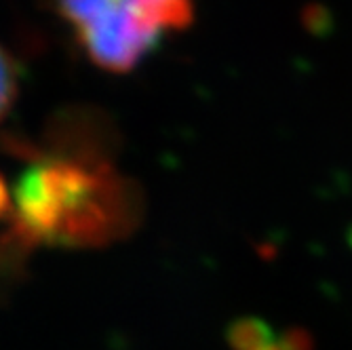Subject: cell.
<instances>
[{"label":"cell","instance_id":"obj_1","mask_svg":"<svg viewBox=\"0 0 352 350\" xmlns=\"http://www.w3.org/2000/svg\"><path fill=\"white\" fill-rule=\"evenodd\" d=\"M25 161L13 186V234L5 245L100 247L131 232L142 193L114 163V127L98 110H63L41 140L11 138Z\"/></svg>","mask_w":352,"mask_h":350},{"label":"cell","instance_id":"obj_2","mask_svg":"<svg viewBox=\"0 0 352 350\" xmlns=\"http://www.w3.org/2000/svg\"><path fill=\"white\" fill-rule=\"evenodd\" d=\"M85 55L106 72L135 70L161 41V32L140 21L118 0H55Z\"/></svg>","mask_w":352,"mask_h":350},{"label":"cell","instance_id":"obj_3","mask_svg":"<svg viewBox=\"0 0 352 350\" xmlns=\"http://www.w3.org/2000/svg\"><path fill=\"white\" fill-rule=\"evenodd\" d=\"M118 3L161 34L169 30H184L195 21L192 0H118Z\"/></svg>","mask_w":352,"mask_h":350},{"label":"cell","instance_id":"obj_4","mask_svg":"<svg viewBox=\"0 0 352 350\" xmlns=\"http://www.w3.org/2000/svg\"><path fill=\"white\" fill-rule=\"evenodd\" d=\"M228 344L232 350H260L272 342V329L266 321L243 316L228 327Z\"/></svg>","mask_w":352,"mask_h":350},{"label":"cell","instance_id":"obj_5","mask_svg":"<svg viewBox=\"0 0 352 350\" xmlns=\"http://www.w3.org/2000/svg\"><path fill=\"white\" fill-rule=\"evenodd\" d=\"M19 93V68L15 57L0 43V122H3L13 108Z\"/></svg>","mask_w":352,"mask_h":350},{"label":"cell","instance_id":"obj_6","mask_svg":"<svg viewBox=\"0 0 352 350\" xmlns=\"http://www.w3.org/2000/svg\"><path fill=\"white\" fill-rule=\"evenodd\" d=\"M276 344L280 346V350H314V338L300 327L287 329Z\"/></svg>","mask_w":352,"mask_h":350},{"label":"cell","instance_id":"obj_7","mask_svg":"<svg viewBox=\"0 0 352 350\" xmlns=\"http://www.w3.org/2000/svg\"><path fill=\"white\" fill-rule=\"evenodd\" d=\"M13 211V188L5 182V177L0 175V219L9 217Z\"/></svg>","mask_w":352,"mask_h":350},{"label":"cell","instance_id":"obj_8","mask_svg":"<svg viewBox=\"0 0 352 350\" xmlns=\"http://www.w3.org/2000/svg\"><path fill=\"white\" fill-rule=\"evenodd\" d=\"M260 350H280V346H278L276 342H270V344H266V346H262Z\"/></svg>","mask_w":352,"mask_h":350}]
</instances>
